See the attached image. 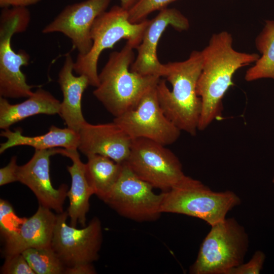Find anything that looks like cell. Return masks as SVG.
I'll return each mask as SVG.
<instances>
[{
  "mask_svg": "<svg viewBox=\"0 0 274 274\" xmlns=\"http://www.w3.org/2000/svg\"><path fill=\"white\" fill-rule=\"evenodd\" d=\"M22 254L36 274L64 273L66 266L51 246L28 249Z\"/></svg>",
  "mask_w": 274,
  "mask_h": 274,
  "instance_id": "23",
  "label": "cell"
},
{
  "mask_svg": "<svg viewBox=\"0 0 274 274\" xmlns=\"http://www.w3.org/2000/svg\"><path fill=\"white\" fill-rule=\"evenodd\" d=\"M256 49L261 54L245 75L247 82L261 79L274 80V21L266 20L255 41Z\"/></svg>",
  "mask_w": 274,
  "mask_h": 274,
  "instance_id": "22",
  "label": "cell"
},
{
  "mask_svg": "<svg viewBox=\"0 0 274 274\" xmlns=\"http://www.w3.org/2000/svg\"><path fill=\"white\" fill-rule=\"evenodd\" d=\"M165 146L145 138L132 139L125 162L140 179L162 192L170 190L186 176L178 157Z\"/></svg>",
  "mask_w": 274,
  "mask_h": 274,
  "instance_id": "8",
  "label": "cell"
},
{
  "mask_svg": "<svg viewBox=\"0 0 274 274\" xmlns=\"http://www.w3.org/2000/svg\"><path fill=\"white\" fill-rule=\"evenodd\" d=\"M164 77L170 83L160 79L156 92L160 106L167 118L181 131L192 136L196 134L201 102L196 92L197 83L202 67L201 51L194 50L183 61L169 62Z\"/></svg>",
  "mask_w": 274,
  "mask_h": 274,
  "instance_id": "2",
  "label": "cell"
},
{
  "mask_svg": "<svg viewBox=\"0 0 274 274\" xmlns=\"http://www.w3.org/2000/svg\"><path fill=\"white\" fill-rule=\"evenodd\" d=\"M30 20L26 7L2 8L0 16V96L28 97L34 86L29 85L21 67L27 65L29 55L24 50L15 52L11 46L14 34L25 31Z\"/></svg>",
  "mask_w": 274,
  "mask_h": 274,
  "instance_id": "7",
  "label": "cell"
},
{
  "mask_svg": "<svg viewBox=\"0 0 274 274\" xmlns=\"http://www.w3.org/2000/svg\"><path fill=\"white\" fill-rule=\"evenodd\" d=\"M149 20L147 19L140 23H131L128 11L121 6H114L101 13L95 19L91 28V49L84 55H78L74 63V71L79 75L85 76L90 85L96 87L98 85L97 63L101 52L112 48L121 39H126V43L136 49L142 41Z\"/></svg>",
  "mask_w": 274,
  "mask_h": 274,
  "instance_id": "5",
  "label": "cell"
},
{
  "mask_svg": "<svg viewBox=\"0 0 274 274\" xmlns=\"http://www.w3.org/2000/svg\"><path fill=\"white\" fill-rule=\"evenodd\" d=\"M78 149L86 156L98 154L122 163L126 161L132 139L117 124L86 122L79 132Z\"/></svg>",
  "mask_w": 274,
  "mask_h": 274,
  "instance_id": "15",
  "label": "cell"
},
{
  "mask_svg": "<svg viewBox=\"0 0 274 274\" xmlns=\"http://www.w3.org/2000/svg\"><path fill=\"white\" fill-rule=\"evenodd\" d=\"M92 263H82L72 267H66L64 273L66 274H93L96 271Z\"/></svg>",
  "mask_w": 274,
  "mask_h": 274,
  "instance_id": "29",
  "label": "cell"
},
{
  "mask_svg": "<svg viewBox=\"0 0 274 274\" xmlns=\"http://www.w3.org/2000/svg\"><path fill=\"white\" fill-rule=\"evenodd\" d=\"M85 174L94 194L104 201L117 181L122 171V163L111 158L95 154L87 156Z\"/></svg>",
  "mask_w": 274,
  "mask_h": 274,
  "instance_id": "21",
  "label": "cell"
},
{
  "mask_svg": "<svg viewBox=\"0 0 274 274\" xmlns=\"http://www.w3.org/2000/svg\"><path fill=\"white\" fill-rule=\"evenodd\" d=\"M169 26L182 31L188 30L190 24L188 19L176 9L166 8L159 11L157 15L149 20L142 41L136 48L138 55L130 66L131 72L142 75L164 76L165 65L159 61L157 48L162 33Z\"/></svg>",
  "mask_w": 274,
  "mask_h": 274,
  "instance_id": "13",
  "label": "cell"
},
{
  "mask_svg": "<svg viewBox=\"0 0 274 274\" xmlns=\"http://www.w3.org/2000/svg\"><path fill=\"white\" fill-rule=\"evenodd\" d=\"M112 0H86L66 6L42 30L43 33L61 32L72 41L80 55L91 49L92 25L97 16L105 12Z\"/></svg>",
  "mask_w": 274,
  "mask_h": 274,
  "instance_id": "12",
  "label": "cell"
},
{
  "mask_svg": "<svg viewBox=\"0 0 274 274\" xmlns=\"http://www.w3.org/2000/svg\"><path fill=\"white\" fill-rule=\"evenodd\" d=\"M120 6L126 10H129L136 3L137 0H120Z\"/></svg>",
  "mask_w": 274,
  "mask_h": 274,
  "instance_id": "31",
  "label": "cell"
},
{
  "mask_svg": "<svg viewBox=\"0 0 274 274\" xmlns=\"http://www.w3.org/2000/svg\"><path fill=\"white\" fill-rule=\"evenodd\" d=\"M232 35L226 31L213 34L208 45L202 50V67L196 87L201 102L198 130H205L215 120L221 118L223 99L233 84L232 78L238 69L255 63L257 53H247L234 50Z\"/></svg>",
  "mask_w": 274,
  "mask_h": 274,
  "instance_id": "1",
  "label": "cell"
},
{
  "mask_svg": "<svg viewBox=\"0 0 274 274\" xmlns=\"http://www.w3.org/2000/svg\"><path fill=\"white\" fill-rule=\"evenodd\" d=\"M153 188L124 162L117 181L104 201L130 219L140 222L156 220L161 214L163 194L155 193Z\"/></svg>",
  "mask_w": 274,
  "mask_h": 274,
  "instance_id": "9",
  "label": "cell"
},
{
  "mask_svg": "<svg viewBox=\"0 0 274 274\" xmlns=\"http://www.w3.org/2000/svg\"><path fill=\"white\" fill-rule=\"evenodd\" d=\"M74 63L72 56L67 54L58 74V82L63 94L59 114L67 127L78 133L87 122L82 114L81 99L90 84L85 76L74 75Z\"/></svg>",
  "mask_w": 274,
  "mask_h": 274,
  "instance_id": "17",
  "label": "cell"
},
{
  "mask_svg": "<svg viewBox=\"0 0 274 274\" xmlns=\"http://www.w3.org/2000/svg\"><path fill=\"white\" fill-rule=\"evenodd\" d=\"M41 0H0L2 8L9 7H27L36 4Z\"/></svg>",
  "mask_w": 274,
  "mask_h": 274,
  "instance_id": "30",
  "label": "cell"
},
{
  "mask_svg": "<svg viewBox=\"0 0 274 274\" xmlns=\"http://www.w3.org/2000/svg\"><path fill=\"white\" fill-rule=\"evenodd\" d=\"M163 194L160 211L183 214L204 221L212 226L226 218L240 204L239 196L230 190L214 191L199 180L185 176Z\"/></svg>",
  "mask_w": 274,
  "mask_h": 274,
  "instance_id": "4",
  "label": "cell"
},
{
  "mask_svg": "<svg viewBox=\"0 0 274 274\" xmlns=\"http://www.w3.org/2000/svg\"><path fill=\"white\" fill-rule=\"evenodd\" d=\"M24 219L16 215L13 208L8 201L0 199V230L5 239L16 234Z\"/></svg>",
  "mask_w": 274,
  "mask_h": 274,
  "instance_id": "25",
  "label": "cell"
},
{
  "mask_svg": "<svg viewBox=\"0 0 274 274\" xmlns=\"http://www.w3.org/2000/svg\"><path fill=\"white\" fill-rule=\"evenodd\" d=\"M2 274H36L22 253L6 256Z\"/></svg>",
  "mask_w": 274,
  "mask_h": 274,
  "instance_id": "26",
  "label": "cell"
},
{
  "mask_svg": "<svg viewBox=\"0 0 274 274\" xmlns=\"http://www.w3.org/2000/svg\"><path fill=\"white\" fill-rule=\"evenodd\" d=\"M1 136L7 139L1 144L0 153L7 149L18 146H28L35 150L49 149L61 147L67 149H77L79 144L78 133L68 128H61L54 125L49 128L46 133L34 136H25L20 128L15 131L9 129L3 130Z\"/></svg>",
  "mask_w": 274,
  "mask_h": 274,
  "instance_id": "20",
  "label": "cell"
},
{
  "mask_svg": "<svg viewBox=\"0 0 274 274\" xmlns=\"http://www.w3.org/2000/svg\"><path fill=\"white\" fill-rule=\"evenodd\" d=\"M58 148L35 150L31 158L25 164L18 166L17 181L27 186L37 197L39 204L58 213L63 211V204L68 191L67 186H53L50 177V157L58 154Z\"/></svg>",
  "mask_w": 274,
  "mask_h": 274,
  "instance_id": "14",
  "label": "cell"
},
{
  "mask_svg": "<svg viewBox=\"0 0 274 274\" xmlns=\"http://www.w3.org/2000/svg\"><path fill=\"white\" fill-rule=\"evenodd\" d=\"M133 49L126 43L120 51L110 53L98 74V85L93 91L114 118L134 109L161 79L157 75H142L129 70L134 60Z\"/></svg>",
  "mask_w": 274,
  "mask_h": 274,
  "instance_id": "3",
  "label": "cell"
},
{
  "mask_svg": "<svg viewBox=\"0 0 274 274\" xmlns=\"http://www.w3.org/2000/svg\"><path fill=\"white\" fill-rule=\"evenodd\" d=\"M57 215L51 209L39 204L37 212L24 219L18 231L6 239L5 256L22 253L30 248L51 246Z\"/></svg>",
  "mask_w": 274,
  "mask_h": 274,
  "instance_id": "16",
  "label": "cell"
},
{
  "mask_svg": "<svg viewBox=\"0 0 274 274\" xmlns=\"http://www.w3.org/2000/svg\"><path fill=\"white\" fill-rule=\"evenodd\" d=\"M67 211L57 214L51 247L66 267L92 263L98 259L102 234L99 219L93 218L81 229L68 225Z\"/></svg>",
  "mask_w": 274,
  "mask_h": 274,
  "instance_id": "11",
  "label": "cell"
},
{
  "mask_svg": "<svg viewBox=\"0 0 274 274\" xmlns=\"http://www.w3.org/2000/svg\"><path fill=\"white\" fill-rule=\"evenodd\" d=\"M176 1L178 0H137L128 10L129 21L132 23H140L147 19L151 13L166 8Z\"/></svg>",
  "mask_w": 274,
  "mask_h": 274,
  "instance_id": "24",
  "label": "cell"
},
{
  "mask_svg": "<svg viewBox=\"0 0 274 274\" xmlns=\"http://www.w3.org/2000/svg\"><path fill=\"white\" fill-rule=\"evenodd\" d=\"M156 87L147 92L134 109L114 118L113 121L132 139L145 138L169 145L178 140L181 131L163 113Z\"/></svg>",
  "mask_w": 274,
  "mask_h": 274,
  "instance_id": "10",
  "label": "cell"
},
{
  "mask_svg": "<svg viewBox=\"0 0 274 274\" xmlns=\"http://www.w3.org/2000/svg\"><path fill=\"white\" fill-rule=\"evenodd\" d=\"M211 226L190 267V273L228 274L244 263L249 248L245 228L233 218H226Z\"/></svg>",
  "mask_w": 274,
  "mask_h": 274,
  "instance_id": "6",
  "label": "cell"
},
{
  "mask_svg": "<svg viewBox=\"0 0 274 274\" xmlns=\"http://www.w3.org/2000/svg\"><path fill=\"white\" fill-rule=\"evenodd\" d=\"M58 154L68 157L73 164L67 166L72 183L67 196L70 205L67 213L70 219V225L76 227L77 223L86 226V215L89 209V199L94 194L85 174V163L80 158L77 149L58 148Z\"/></svg>",
  "mask_w": 274,
  "mask_h": 274,
  "instance_id": "18",
  "label": "cell"
},
{
  "mask_svg": "<svg viewBox=\"0 0 274 274\" xmlns=\"http://www.w3.org/2000/svg\"><path fill=\"white\" fill-rule=\"evenodd\" d=\"M60 105L51 93L41 88L19 104H11L6 98L0 96V128L9 129L13 124L37 114H59Z\"/></svg>",
  "mask_w": 274,
  "mask_h": 274,
  "instance_id": "19",
  "label": "cell"
},
{
  "mask_svg": "<svg viewBox=\"0 0 274 274\" xmlns=\"http://www.w3.org/2000/svg\"><path fill=\"white\" fill-rule=\"evenodd\" d=\"M264 253L260 250L255 252L252 258L246 263H242L231 269L228 274H258L260 273L265 260Z\"/></svg>",
  "mask_w": 274,
  "mask_h": 274,
  "instance_id": "27",
  "label": "cell"
},
{
  "mask_svg": "<svg viewBox=\"0 0 274 274\" xmlns=\"http://www.w3.org/2000/svg\"><path fill=\"white\" fill-rule=\"evenodd\" d=\"M16 161L17 157L13 156L7 165L0 169L1 186L17 181Z\"/></svg>",
  "mask_w": 274,
  "mask_h": 274,
  "instance_id": "28",
  "label": "cell"
},
{
  "mask_svg": "<svg viewBox=\"0 0 274 274\" xmlns=\"http://www.w3.org/2000/svg\"><path fill=\"white\" fill-rule=\"evenodd\" d=\"M272 183H274V177H273V178H272Z\"/></svg>",
  "mask_w": 274,
  "mask_h": 274,
  "instance_id": "32",
  "label": "cell"
}]
</instances>
